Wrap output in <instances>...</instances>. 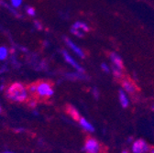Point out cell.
<instances>
[{
	"label": "cell",
	"instance_id": "6",
	"mask_svg": "<svg viewBox=\"0 0 154 153\" xmlns=\"http://www.w3.org/2000/svg\"><path fill=\"white\" fill-rule=\"evenodd\" d=\"M64 41H65V42H66V44L68 45V47L77 55V56H79L80 58H82V59H84L85 57V52L83 51V50L82 49H80L78 46H76L70 39H68V38H65L64 39Z\"/></svg>",
	"mask_w": 154,
	"mask_h": 153
},
{
	"label": "cell",
	"instance_id": "3",
	"mask_svg": "<svg viewBox=\"0 0 154 153\" xmlns=\"http://www.w3.org/2000/svg\"><path fill=\"white\" fill-rule=\"evenodd\" d=\"M85 150L86 153H99L100 144L95 139L88 138L85 143Z\"/></svg>",
	"mask_w": 154,
	"mask_h": 153
},
{
	"label": "cell",
	"instance_id": "5",
	"mask_svg": "<svg viewBox=\"0 0 154 153\" xmlns=\"http://www.w3.org/2000/svg\"><path fill=\"white\" fill-rule=\"evenodd\" d=\"M121 84H122V87L124 88V90L126 92H128V93H135L137 91H138V87L136 86L131 80L129 79H127V78H124L122 79V82H121Z\"/></svg>",
	"mask_w": 154,
	"mask_h": 153
},
{
	"label": "cell",
	"instance_id": "20",
	"mask_svg": "<svg viewBox=\"0 0 154 153\" xmlns=\"http://www.w3.org/2000/svg\"><path fill=\"white\" fill-rule=\"evenodd\" d=\"M101 68H102V70H103L105 72H106V73H108V72H110L109 67H108L107 64H106V63H102V64H101Z\"/></svg>",
	"mask_w": 154,
	"mask_h": 153
},
{
	"label": "cell",
	"instance_id": "4",
	"mask_svg": "<svg viewBox=\"0 0 154 153\" xmlns=\"http://www.w3.org/2000/svg\"><path fill=\"white\" fill-rule=\"evenodd\" d=\"M149 146L147 142L143 139H138L132 145V152L133 153H146L149 151Z\"/></svg>",
	"mask_w": 154,
	"mask_h": 153
},
{
	"label": "cell",
	"instance_id": "18",
	"mask_svg": "<svg viewBox=\"0 0 154 153\" xmlns=\"http://www.w3.org/2000/svg\"><path fill=\"white\" fill-rule=\"evenodd\" d=\"M21 3H22V0H11V4L15 8H18L21 5Z\"/></svg>",
	"mask_w": 154,
	"mask_h": 153
},
{
	"label": "cell",
	"instance_id": "7",
	"mask_svg": "<svg viewBox=\"0 0 154 153\" xmlns=\"http://www.w3.org/2000/svg\"><path fill=\"white\" fill-rule=\"evenodd\" d=\"M65 111H66V113L69 115V116H70L73 120L79 122V120H80V118H81V116H80L79 112L77 111V109H76L74 106H71V105H67V106H65Z\"/></svg>",
	"mask_w": 154,
	"mask_h": 153
},
{
	"label": "cell",
	"instance_id": "17",
	"mask_svg": "<svg viewBox=\"0 0 154 153\" xmlns=\"http://www.w3.org/2000/svg\"><path fill=\"white\" fill-rule=\"evenodd\" d=\"M26 11H27V13L29 15V16H35V14H36V10L34 9V8H32V7H27V8H26Z\"/></svg>",
	"mask_w": 154,
	"mask_h": 153
},
{
	"label": "cell",
	"instance_id": "23",
	"mask_svg": "<svg viewBox=\"0 0 154 153\" xmlns=\"http://www.w3.org/2000/svg\"><path fill=\"white\" fill-rule=\"evenodd\" d=\"M122 153H129V152H128V150H123V151H122Z\"/></svg>",
	"mask_w": 154,
	"mask_h": 153
},
{
	"label": "cell",
	"instance_id": "16",
	"mask_svg": "<svg viewBox=\"0 0 154 153\" xmlns=\"http://www.w3.org/2000/svg\"><path fill=\"white\" fill-rule=\"evenodd\" d=\"M71 32H72V34H74L75 36L79 37V38H83L84 35H85V32H84V31H82L81 29H76V28H74V27H72V28H71Z\"/></svg>",
	"mask_w": 154,
	"mask_h": 153
},
{
	"label": "cell",
	"instance_id": "13",
	"mask_svg": "<svg viewBox=\"0 0 154 153\" xmlns=\"http://www.w3.org/2000/svg\"><path fill=\"white\" fill-rule=\"evenodd\" d=\"M72 27H74V28H76V29H81V30L84 31V32H88V31L90 30V29H89V27H88L87 24H85V23H84V22H80V21L75 22V23L72 25Z\"/></svg>",
	"mask_w": 154,
	"mask_h": 153
},
{
	"label": "cell",
	"instance_id": "19",
	"mask_svg": "<svg viewBox=\"0 0 154 153\" xmlns=\"http://www.w3.org/2000/svg\"><path fill=\"white\" fill-rule=\"evenodd\" d=\"M34 26L36 27V29H38V30H42V29H43V27H42V25L41 24V22L40 21H34Z\"/></svg>",
	"mask_w": 154,
	"mask_h": 153
},
{
	"label": "cell",
	"instance_id": "10",
	"mask_svg": "<svg viewBox=\"0 0 154 153\" xmlns=\"http://www.w3.org/2000/svg\"><path fill=\"white\" fill-rule=\"evenodd\" d=\"M119 102H120L122 107H124V108L128 107L129 102H128V97H127L126 93H124V91L119 90Z\"/></svg>",
	"mask_w": 154,
	"mask_h": 153
},
{
	"label": "cell",
	"instance_id": "14",
	"mask_svg": "<svg viewBox=\"0 0 154 153\" xmlns=\"http://www.w3.org/2000/svg\"><path fill=\"white\" fill-rule=\"evenodd\" d=\"M112 71H113V73H114V76L116 78L118 79H121L123 77V73L121 72V70H119V68H117L116 66H112Z\"/></svg>",
	"mask_w": 154,
	"mask_h": 153
},
{
	"label": "cell",
	"instance_id": "21",
	"mask_svg": "<svg viewBox=\"0 0 154 153\" xmlns=\"http://www.w3.org/2000/svg\"><path fill=\"white\" fill-rule=\"evenodd\" d=\"M93 93H94V96L97 99L98 98V96H99V92H98V90H97V88H94V90H93Z\"/></svg>",
	"mask_w": 154,
	"mask_h": 153
},
{
	"label": "cell",
	"instance_id": "11",
	"mask_svg": "<svg viewBox=\"0 0 154 153\" xmlns=\"http://www.w3.org/2000/svg\"><path fill=\"white\" fill-rule=\"evenodd\" d=\"M79 123H80L81 127H82L84 129H85L86 131H88V132H94V127H93L85 118H84L81 117V118H80V120H79Z\"/></svg>",
	"mask_w": 154,
	"mask_h": 153
},
{
	"label": "cell",
	"instance_id": "12",
	"mask_svg": "<svg viewBox=\"0 0 154 153\" xmlns=\"http://www.w3.org/2000/svg\"><path fill=\"white\" fill-rule=\"evenodd\" d=\"M67 77L71 80H79V79H86L87 77L85 76L84 72H75V73H68Z\"/></svg>",
	"mask_w": 154,
	"mask_h": 153
},
{
	"label": "cell",
	"instance_id": "22",
	"mask_svg": "<svg viewBox=\"0 0 154 153\" xmlns=\"http://www.w3.org/2000/svg\"><path fill=\"white\" fill-rule=\"evenodd\" d=\"M149 153H154V147L149 148Z\"/></svg>",
	"mask_w": 154,
	"mask_h": 153
},
{
	"label": "cell",
	"instance_id": "9",
	"mask_svg": "<svg viewBox=\"0 0 154 153\" xmlns=\"http://www.w3.org/2000/svg\"><path fill=\"white\" fill-rule=\"evenodd\" d=\"M110 59H111L112 63H113L114 66H116L121 71L124 69V64H123L121 57L119 55H118L117 53H115V52H111L110 53Z\"/></svg>",
	"mask_w": 154,
	"mask_h": 153
},
{
	"label": "cell",
	"instance_id": "24",
	"mask_svg": "<svg viewBox=\"0 0 154 153\" xmlns=\"http://www.w3.org/2000/svg\"><path fill=\"white\" fill-rule=\"evenodd\" d=\"M1 111H2V108H1V106H0V113H1Z\"/></svg>",
	"mask_w": 154,
	"mask_h": 153
},
{
	"label": "cell",
	"instance_id": "1",
	"mask_svg": "<svg viewBox=\"0 0 154 153\" xmlns=\"http://www.w3.org/2000/svg\"><path fill=\"white\" fill-rule=\"evenodd\" d=\"M6 96L12 102L24 103L29 99L27 86L21 83H12L7 87Z\"/></svg>",
	"mask_w": 154,
	"mask_h": 153
},
{
	"label": "cell",
	"instance_id": "15",
	"mask_svg": "<svg viewBox=\"0 0 154 153\" xmlns=\"http://www.w3.org/2000/svg\"><path fill=\"white\" fill-rule=\"evenodd\" d=\"M8 56V50L6 47H0V60H6Z\"/></svg>",
	"mask_w": 154,
	"mask_h": 153
},
{
	"label": "cell",
	"instance_id": "2",
	"mask_svg": "<svg viewBox=\"0 0 154 153\" xmlns=\"http://www.w3.org/2000/svg\"><path fill=\"white\" fill-rule=\"evenodd\" d=\"M36 83V93L31 98L37 101L46 100L52 96L53 94V85L51 82L49 81H38Z\"/></svg>",
	"mask_w": 154,
	"mask_h": 153
},
{
	"label": "cell",
	"instance_id": "8",
	"mask_svg": "<svg viewBox=\"0 0 154 153\" xmlns=\"http://www.w3.org/2000/svg\"><path fill=\"white\" fill-rule=\"evenodd\" d=\"M63 58H64V60L69 63V64H71L72 67H74L77 71H78V72H84L85 73V70L78 64V63H77L72 58V57L65 51V50H63Z\"/></svg>",
	"mask_w": 154,
	"mask_h": 153
}]
</instances>
